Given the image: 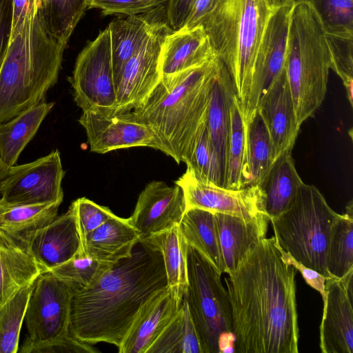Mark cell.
Instances as JSON below:
<instances>
[{"label": "cell", "mask_w": 353, "mask_h": 353, "mask_svg": "<svg viewBox=\"0 0 353 353\" xmlns=\"http://www.w3.org/2000/svg\"><path fill=\"white\" fill-rule=\"evenodd\" d=\"M201 26L168 32L161 44L160 70L162 76L199 67L216 59Z\"/></svg>", "instance_id": "cell-22"}, {"label": "cell", "mask_w": 353, "mask_h": 353, "mask_svg": "<svg viewBox=\"0 0 353 353\" xmlns=\"http://www.w3.org/2000/svg\"><path fill=\"white\" fill-rule=\"evenodd\" d=\"M66 46L49 32L40 9L10 37L0 68V124L43 102Z\"/></svg>", "instance_id": "cell-4"}, {"label": "cell", "mask_w": 353, "mask_h": 353, "mask_svg": "<svg viewBox=\"0 0 353 353\" xmlns=\"http://www.w3.org/2000/svg\"><path fill=\"white\" fill-rule=\"evenodd\" d=\"M167 20L166 7L112 21L108 28L110 38L114 83L125 64L161 21Z\"/></svg>", "instance_id": "cell-23"}, {"label": "cell", "mask_w": 353, "mask_h": 353, "mask_svg": "<svg viewBox=\"0 0 353 353\" xmlns=\"http://www.w3.org/2000/svg\"><path fill=\"white\" fill-rule=\"evenodd\" d=\"M150 248L159 252L163 257L168 286L176 295L183 299L188 287L186 243L179 225L150 234L139 241Z\"/></svg>", "instance_id": "cell-27"}, {"label": "cell", "mask_w": 353, "mask_h": 353, "mask_svg": "<svg viewBox=\"0 0 353 353\" xmlns=\"http://www.w3.org/2000/svg\"><path fill=\"white\" fill-rule=\"evenodd\" d=\"M256 110L269 132L274 162L283 154L292 151L300 129L285 69L260 98Z\"/></svg>", "instance_id": "cell-19"}, {"label": "cell", "mask_w": 353, "mask_h": 353, "mask_svg": "<svg viewBox=\"0 0 353 353\" xmlns=\"http://www.w3.org/2000/svg\"><path fill=\"white\" fill-rule=\"evenodd\" d=\"M18 352L21 353L97 352L91 344L84 343L72 334L63 338L43 341L25 340Z\"/></svg>", "instance_id": "cell-43"}, {"label": "cell", "mask_w": 353, "mask_h": 353, "mask_svg": "<svg viewBox=\"0 0 353 353\" xmlns=\"http://www.w3.org/2000/svg\"><path fill=\"white\" fill-rule=\"evenodd\" d=\"M294 3L275 7L268 19L254 59L245 128L256 114L260 98L285 69L288 31Z\"/></svg>", "instance_id": "cell-13"}, {"label": "cell", "mask_w": 353, "mask_h": 353, "mask_svg": "<svg viewBox=\"0 0 353 353\" xmlns=\"http://www.w3.org/2000/svg\"><path fill=\"white\" fill-rule=\"evenodd\" d=\"M85 130L90 151L105 154L134 147L157 150L156 136L147 125L123 114L108 117L95 110H83L79 119Z\"/></svg>", "instance_id": "cell-17"}, {"label": "cell", "mask_w": 353, "mask_h": 353, "mask_svg": "<svg viewBox=\"0 0 353 353\" xmlns=\"http://www.w3.org/2000/svg\"><path fill=\"white\" fill-rule=\"evenodd\" d=\"M217 57L199 67L162 76L148 97L136 109L123 113L154 132L157 150L186 163L205 122Z\"/></svg>", "instance_id": "cell-3"}, {"label": "cell", "mask_w": 353, "mask_h": 353, "mask_svg": "<svg viewBox=\"0 0 353 353\" xmlns=\"http://www.w3.org/2000/svg\"><path fill=\"white\" fill-rule=\"evenodd\" d=\"M320 325L323 353H353V269L341 278H327Z\"/></svg>", "instance_id": "cell-15"}, {"label": "cell", "mask_w": 353, "mask_h": 353, "mask_svg": "<svg viewBox=\"0 0 353 353\" xmlns=\"http://www.w3.org/2000/svg\"><path fill=\"white\" fill-rule=\"evenodd\" d=\"M196 0H168L166 17L169 26L173 30L181 28L185 23Z\"/></svg>", "instance_id": "cell-47"}, {"label": "cell", "mask_w": 353, "mask_h": 353, "mask_svg": "<svg viewBox=\"0 0 353 353\" xmlns=\"http://www.w3.org/2000/svg\"><path fill=\"white\" fill-rule=\"evenodd\" d=\"M296 270L281 259L274 236L252 247L224 280L238 353H298Z\"/></svg>", "instance_id": "cell-1"}, {"label": "cell", "mask_w": 353, "mask_h": 353, "mask_svg": "<svg viewBox=\"0 0 353 353\" xmlns=\"http://www.w3.org/2000/svg\"><path fill=\"white\" fill-rule=\"evenodd\" d=\"M64 174L58 150L32 162L9 167L0 183V204L62 203Z\"/></svg>", "instance_id": "cell-11"}, {"label": "cell", "mask_w": 353, "mask_h": 353, "mask_svg": "<svg viewBox=\"0 0 353 353\" xmlns=\"http://www.w3.org/2000/svg\"><path fill=\"white\" fill-rule=\"evenodd\" d=\"M250 180L248 186L260 185L272 165V145L265 121L256 114L245 128Z\"/></svg>", "instance_id": "cell-35"}, {"label": "cell", "mask_w": 353, "mask_h": 353, "mask_svg": "<svg viewBox=\"0 0 353 353\" xmlns=\"http://www.w3.org/2000/svg\"><path fill=\"white\" fill-rule=\"evenodd\" d=\"M249 180L245 128L239 101L235 96L230 107L224 188L239 190L248 186Z\"/></svg>", "instance_id": "cell-32"}, {"label": "cell", "mask_w": 353, "mask_h": 353, "mask_svg": "<svg viewBox=\"0 0 353 353\" xmlns=\"http://www.w3.org/2000/svg\"><path fill=\"white\" fill-rule=\"evenodd\" d=\"M33 282L0 306V353L18 352L21 330Z\"/></svg>", "instance_id": "cell-37"}, {"label": "cell", "mask_w": 353, "mask_h": 353, "mask_svg": "<svg viewBox=\"0 0 353 353\" xmlns=\"http://www.w3.org/2000/svg\"><path fill=\"white\" fill-rule=\"evenodd\" d=\"M276 246L279 250L282 260L287 264L292 265L296 270H298L305 279V282L312 288L317 290L321 295L323 301L325 299V281L327 278L321 274L319 273L314 270L307 268L303 265L299 261H296L288 252L283 250L277 243Z\"/></svg>", "instance_id": "cell-45"}, {"label": "cell", "mask_w": 353, "mask_h": 353, "mask_svg": "<svg viewBox=\"0 0 353 353\" xmlns=\"http://www.w3.org/2000/svg\"><path fill=\"white\" fill-rule=\"evenodd\" d=\"M171 30L167 20L160 22L126 62L115 81L117 102L110 117L138 108L159 82L161 44Z\"/></svg>", "instance_id": "cell-12"}, {"label": "cell", "mask_w": 353, "mask_h": 353, "mask_svg": "<svg viewBox=\"0 0 353 353\" xmlns=\"http://www.w3.org/2000/svg\"><path fill=\"white\" fill-rule=\"evenodd\" d=\"M61 203L0 204V239L16 242L21 235L48 224L57 216Z\"/></svg>", "instance_id": "cell-31"}, {"label": "cell", "mask_w": 353, "mask_h": 353, "mask_svg": "<svg viewBox=\"0 0 353 353\" xmlns=\"http://www.w3.org/2000/svg\"><path fill=\"white\" fill-rule=\"evenodd\" d=\"M112 265L89 256L77 255L47 272L77 290L92 285Z\"/></svg>", "instance_id": "cell-39"}, {"label": "cell", "mask_w": 353, "mask_h": 353, "mask_svg": "<svg viewBox=\"0 0 353 353\" xmlns=\"http://www.w3.org/2000/svg\"><path fill=\"white\" fill-rule=\"evenodd\" d=\"M274 8L269 0H219L201 24L230 77L242 117L256 54Z\"/></svg>", "instance_id": "cell-5"}, {"label": "cell", "mask_w": 353, "mask_h": 353, "mask_svg": "<svg viewBox=\"0 0 353 353\" xmlns=\"http://www.w3.org/2000/svg\"><path fill=\"white\" fill-rule=\"evenodd\" d=\"M183 299L168 286L140 308L118 347L119 353H146L180 308Z\"/></svg>", "instance_id": "cell-20"}, {"label": "cell", "mask_w": 353, "mask_h": 353, "mask_svg": "<svg viewBox=\"0 0 353 353\" xmlns=\"http://www.w3.org/2000/svg\"><path fill=\"white\" fill-rule=\"evenodd\" d=\"M73 289L49 272L34 281L24 322L28 339L43 341L71 334L70 316Z\"/></svg>", "instance_id": "cell-10"}, {"label": "cell", "mask_w": 353, "mask_h": 353, "mask_svg": "<svg viewBox=\"0 0 353 353\" xmlns=\"http://www.w3.org/2000/svg\"><path fill=\"white\" fill-rule=\"evenodd\" d=\"M167 287L161 253L139 241L92 285L73 290L70 331L84 343L119 347L142 305Z\"/></svg>", "instance_id": "cell-2"}, {"label": "cell", "mask_w": 353, "mask_h": 353, "mask_svg": "<svg viewBox=\"0 0 353 353\" xmlns=\"http://www.w3.org/2000/svg\"><path fill=\"white\" fill-rule=\"evenodd\" d=\"M340 214L313 185L303 183L294 201L270 219L278 245L296 261L326 277V256L334 223Z\"/></svg>", "instance_id": "cell-7"}, {"label": "cell", "mask_w": 353, "mask_h": 353, "mask_svg": "<svg viewBox=\"0 0 353 353\" xmlns=\"http://www.w3.org/2000/svg\"><path fill=\"white\" fill-rule=\"evenodd\" d=\"M223 273L237 267L248 250L266 237L269 216L265 214L249 219L214 212Z\"/></svg>", "instance_id": "cell-21"}, {"label": "cell", "mask_w": 353, "mask_h": 353, "mask_svg": "<svg viewBox=\"0 0 353 353\" xmlns=\"http://www.w3.org/2000/svg\"><path fill=\"white\" fill-rule=\"evenodd\" d=\"M69 81L74 100L83 111L95 110L112 115L117 97L108 27L80 52Z\"/></svg>", "instance_id": "cell-9"}, {"label": "cell", "mask_w": 353, "mask_h": 353, "mask_svg": "<svg viewBox=\"0 0 353 353\" xmlns=\"http://www.w3.org/2000/svg\"><path fill=\"white\" fill-rule=\"evenodd\" d=\"M146 353H204L184 299L179 310Z\"/></svg>", "instance_id": "cell-33"}, {"label": "cell", "mask_w": 353, "mask_h": 353, "mask_svg": "<svg viewBox=\"0 0 353 353\" xmlns=\"http://www.w3.org/2000/svg\"><path fill=\"white\" fill-rule=\"evenodd\" d=\"M42 272L43 269L20 244L0 239V306Z\"/></svg>", "instance_id": "cell-29"}, {"label": "cell", "mask_w": 353, "mask_h": 353, "mask_svg": "<svg viewBox=\"0 0 353 353\" xmlns=\"http://www.w3.org/2000/svg\"><path fill=\"white\" fill-rule=\"evenodd\" d=\"M175 184L183 190L186 209L199 208L245 219L266 214L259 185L227 189L202 181L188 169Z\"/></svg>", "instance_id": "cell-14"}, {"label": "cell", "mask_w": 353, "mask_h": 353, "mask_svg": "<svg viewBox=\"0 0 353 353\" xmlns=\"http://www.w3.org/2000/svg\"><path fill=\"white\" fill-rule=\"evenodd\" d=\"M304 182L299 175L291 152L277 158L260 184L264 210L270 219L285 212Z\"/></svg>", "instance_id": "cell-26"}, {"label": "cell", "mask_w": 353, "mask_h": 353, "mask_svg": "<svg viewBox=\"0 0 353 353\" xmlns=\"http://www.w3.org/2000/svg\"><path fill=\"white\" fill-rule=\"evenodd\" d=\"M9 167L6 166L0 159V183L8 171Z\"/></svg>", "instance_id": "cell-52"}, {"label": "cell", "mask_w": 353, "mask_h": 353, "mask_svg": "<svg viewBox=\"0 0 353 353\" xmlns=\"http://www.w3.org/2000/svg\"><path fill=\"white\" fill-rule=\"evenodd\" d=\"M15 243L28 251L43 272L79 255L81 242L72 207L48 224L21 235Z\"/></svg>", "instance_id": "cell-16"}, {"label": "cell", "mask_w": 353, "mask_h": 353, "mask_svg": "<svg viewBox=\"0 0 353 353\" xmlns=\"http://www.w3.org/2000/svg\"><path fill=\"white\" fill-rule=\"evenodd\" d=\"M274 7H278L287 3H297L304 0H269Z\"/></svg>", "instance_id": "cell-50"}, {"label": "cell", "mask_w": 353, "mask_h": 353, "mask_svg": "<svg viewBox=\"0 0 353 353\" xmlns=\"http://www.w3.org/2000/svg\"><path fill=\"white\" fill-rule=\"evenodd\" d=\"M352 201L333 225L329 239L326 265L330 274L341 278L353 269Z\"/></svg>", "instance_id": "cell-34"}, {"label": "cell", "mask_w": 353, "mask_h": 353, "mask_svg": "<svg viewBox=\"0 0 353 353\" xmlns=\"http://www.w3.org/2000/svg\"><path fill=\"white\" fill-rule=\"evenodd\" d=\"M54 105L43 101L0 124V159L6 166L17 162Z\"/></svg>", "instance_id": "cell-28"}, {"label": "cell", "mask_w": 353, "mask_h": 353, "mask_svg": "<svg viewBox=\"0 0 353 353\" xmlns=\"http://www.w3.org/2000/svg\"><path fill=\"white\" fill-rule=\"evenodd\" d=\"M205 121L199 131L192 153L185 164L187 169L199 179L224 188V175L214 150Z\"/></svg>", "instance_id": "cell-38"}, {"label": "cell", "mask_w": 353, "mask_h": 353, "mask_svg": "<svg viewBox=\"0 0 353 353\" xmlns=\"http://www.w3.org/2000/svg\"><path fill=\"white\" fill-rule=\"evenodd\" d=\"M330 69L342 80L347 97L352 106L353 101V37L325 34Z\"/></svg>", "instance_id": "cell-41"}, {"label": "cell", "mask_w": 353, "mask_h": 353, "mask_svg": "<svg viewBox=\"0 0 353 353\" xmlns=\"http://www.w3.org/2000/svg\"><path fill=\"white\" fill-rule=\"evenodd\" d=\"M74 212L76 224L81 242V253L83 256V249L87 236L115 214L111 210L85 198H79L70 205Z\"/></svg>", "instance_id": "cell-42"}, {"label": "cell", "mask_w": 353, "mask_h": 353, "mask_svg": "<svg viewBox=\"0 0 353 353\" xmlns=\"http://www.w3.org/2000/svg\"><path fill=\"white\" fill-rule=\"evenodd\" d=\"M218 1L219 0H196L185 23L182 28L191 29L201 26L204 19L213 9Z\"/></svg>", "instance_id": "cell-49"}, {"label": "cell", "mask_w": 353, "mask_h": 353, "mask_svg": "<svg viewBox=\"0 0 353 353\" xmlns=\"http://www.w3.org/2000/svg\"><path fill=\"white\" fill-rule=\"evenodd\" d=\"M40 8L41 0H12L11 36L15 34L26 21L33 19Z\"/></svg>", "instance_id": "cell-46"}, {"label": "cell", "mask_w": 353, "mask_h": 353, "mask_svg": "<svg viewBox=\"0 0 353 353\" xmlns=\"http://www.w3.org/2000/svg\"><path fill=\"white\" fill-rule=\"evenodd\" d=\"M235 96L230 77L225 67L218 59L217 69L212 83L205 123L214 150L224 175V182L230 125V107Z\"/></svg>", "instance_id": "cell-25"}, {"label": "cell", "mask_w": 353, "mask_h": 353, "mask_svg": "<svg viewBox=\"0 0 353 353\" xmlns=\"http://www.w3.org/2000/svg\"><path fill=\"white\" fill-rule=\"evenodd\" d=\"M156 8L165 7L168 0H144Z\"/></svg>", "instance_id": "cell-51"}, {"label": "cell", "mask_w": 353, "mask_h": 353, "mask_svg": "<svg viewBox=\"0 0 353 353\" xmlns=\"http://www.w3.org/2000/svg\"><path fill=\"white\" fill-rule=\"evenodd\" d=\"M179 226L188 245L222 274L223 263L214 212L199 208H187Z\"/></svg>", "instance_id": "cell-30"}, {"label": "cell", "mask_w": 353, "mask_h": 353, "mask_svg": "<svg viewBox=\"0 0 353 353\" xmlns=\"http://www.w3.org/2000/svg\"><path fill=\"white\" fill-rule=\"evenodd\" d=\"M330 69L325 33L315 12L305 1L295 3L290 21L285 70L300 127L323 103Z\"/></svg>", "instance_id": "cell-6"}, {"label": "cell", "mask_w": 353, "mask_h": 353, "mask_svg": "<svg viewBox=\"0 0 353 353\" xmlns=\"http://www.w3.org/2000/svg\"><path fill=\"white\" fill-rule=\"evenodd\" d=\"M86 5L88 10L100 9L104 16L110 14L134 15L150 12L161 8H156L144 0H87Z\"/></svg>", "instance_id": "cell-44"}, {"label": "cell", "mask_w": 353, "mask_h": 353, "mask_svg": "<svg viewBox=\"0 0 353 353\" xmlns=\"http://www.w3.org/2000/svg\"><path fill=\"white\" fill-rule=\"evenodd\" d=\"M185 300L204 353L223 352V340L232 334L227 290L220 274L194 248L187 254Z\"/></svg>", "instance_id": "cell-8"}, {"label": "cell", "mask_w": 353, "mask_h": 353, "mask_svg": "<svg viewBox=\"0 0 353 353\" xmlns=\"http://www.w3.org/2000/svg\"><path fill=\"white\" fill-rule=\"evenodd\" d=\"M12 20V0H0V68L9 46Z\"/></svg>", "instance_id": "cell-48"}, {"label": "cell", "mask_w": 353, "mask_h": 353, "mask_svg": "<svg viewBox=\"0 0 353 353\" xmlns=\"http://www.w3.org/2000/svg\"><path fill=\"white\" fill-rule=\"evenodd\" d=\"M185 210L184 194L179 185L153 181L139 194L128 220L141 239L179 225Z\"/></svg>", "instance_id": "cell-18"}, {"label": "cell", "mask_w": 353, "mask_h": 353, "mask_svg": "<svg viewBox=\"0 0 353 353\" xmlns=\"http://www.w3.org/2000/svg\"><path fill=\"white\" fill-rule=\"evenodd\" d=\"M328 35L353 37V0H304Z\"/></svg>", "instance_id": "cell-40"}, {"label": "cell", "mask_w": 353, "mask_h": 353, "mask_svg": "<svg viewBox=\"0 0 353 353\" xmlns=\"http://www.w3.org/2000/svg\"><path fill=\"white\" fill-rule=\"evenodd\" d=\"M87 0H41L40 10L49 32L67 46L77 25L88 10Z\"/></svg>", "instance_id": "cell-36"}, {"label": "cell", "mask_w": 353, "mask_h": 353, "mask_svg": "<svg viewBox=\"0 0 353 353\" xmlns=\"http://www.w3.org/2000/svg\"><path fill=\"white\" fill-rule=\"evenodd\" d=\"M140 234L129 222L114 215L86 238L83 256L113 265L132 256Z\"/></svg>", "instance_id": "cell-24"}]
</instances>
